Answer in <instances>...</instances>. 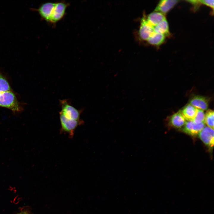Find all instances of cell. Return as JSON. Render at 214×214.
Masks as SVG:
<instances>
[{
	"label": "cell",
	"instance_id": "6da1fadb",
	"mask_svg": "<svg viewBox=\"0 0 214 214\" xmlns=\"http://www.w3.org/2000/svg\"><path fill=\"white\" fill-rule=\"evenodd\" d=\"M0 107L7 108L14 113L23 110L21 103L12 91L0 92Z\"/></svg>",
	"mask_w": 214,
	"mask_h": 214
},
{
	"label": "cell",
	"instance_id": "7a4b0ae2",
	"mask_svg": "<svg viewBox=\"0 0 214 214\" xmlns=\"http://www.w3.org/2000/svg\"><path fill=\"white\" fill-rule=\"evenodd\" d=\"M59 115L61 127V132L67 134L70 138L73 137L76 128L83 123V121L81 120H76L68 119L60 113Z\"/></svg>",
	"mask_w": 214,
	"mask_h": 214
},
{
	"label": "cell",
	"instance_id": "3957f363",
	"mask_svg": "<svg viewBox=\"0 0 214 214\" xmlns=\"http://www.w3.org/2000/svg\"><path fill=\"white\" fill-rule=\"evenodd\" d=\"M60 103L61 111L59 113L68 119L76 120H80L81 110L76 109L70 105L66 100H60Z\"/></svg>",
	"mask_w": 214,
	"mask_h": 214
},
{
	"label": "cell",
	"instance_id": "277c9868",
	"mask_svg": "<svg viewBox=\"0 0 214 214\" xmlns=\"http://www.w3.org/2000/svg\"><path fill=\"white\" fill-rule=\"evenodd\" d=\"M69 4L64 1L55 2L52 14L49 23L55 24L64 16Z\"/></svg>",
	"mask_w": 214,
	"mask_h": 214
},
{
	"label": "cell",
	"instance_id": "5b68a950",
	"mask_svg": "<svg viewBox=\"0 0 214 214\" xmlns=\"http://www.w3.org/2000/svg\"><path fill=\"white\" fill-rule=\"evenodd\" d=\"M199 137L204 144L209 148L213 147L214 129L208 126H205L198 134Z\"/></svg>",
	"mask_w": 214,
	"mask_h": 214
},
{
	"label": "cell",
	"instance_id": "8992f818",
	"mask_svg": "<svg viewBox=\"0 0 214 214\" xmlns=\"http://www.w3.org/2000/svg\"><path fill=\"white\" fill-rule=\"evenodd\" d=\"M205 126L204 123L197 124L192 121H187L182 128V131L189 135L196 136L199 134Z\"/></svg>",
	"mask_w": 214,
	"mask_h": 214
},
{
	"label": "cell",
	"instance_id": "52a82bcc",
	"mask_svg": "<svg viewBox=\"0 0 214 214\" xmlns=\"http://www.w3.org/2000/svg\"><path fill=\"white\" fill-rule=\"evenodd\" d=\"M55 2H47L41 4L37 10L41 18L49 23Z\"/></svg>",
	"mask_w": 214,
	"mask_h": 214
},
{
	"label": "cell",
	"instance_id": "ba28073f",
	"mask_svg": "<svg viewBox=\"0 0 214 214\" xmlns=\"http://www.w3.org/2000/svg\"><path fill=\"white\" fill-rule=\"evenodd\" d=\"M153 32V27L149 24L146 18H143L141 19L139 31L141 38L147 41Z\"/></svg>",
	"mask_w": 214,
	"mask_h": 214
},
{
	"label": "cell",
	"instance_id": "9c48e42d",
	"mask_svg": "<svg viewBox=\"0 0 214 214\" xmlns=\"http://www.w3.org/2000/svg\"><path fill=\"white\" fill-rule=\"evenodd\" d=\"M177 0H162L160 1L154 11L160 12L164 14L168 12L178 3Z\"/></svg>",
	"mask_w": 214,
	"mask_h": 214
},
{
	"label": "cell",
	"instance_id": "30bf717a",
	"mask_svg": "<svg viewBox=\"0 0 214 214\" xmlns=\"http://www.w3.org/2000/svg\"><path fill=\"white\" fill-rule=\"evenodd\" d=\"M186 122V120L180 111L171 115L168 119L169 125L176 128H182Z\"/></svg>",
	"mask_w": 214,
	"mask_h": 214
},
{
	"label": "cell",
	"instance_id": "8fae6325",
	"mask_svg": "<svg viewBox=\"0 0 214 214\" xmlns=\"http://www.w3.org/2000/svg\"><path fill=\"white\" fill-rule=\"evenodd\" d=\"M208 100L207 97L201 96H195L189 101L190 104L197 109L206 110L208 107Z\"/></svg>",
	"mask_w": 214,
	"mask_h": 214
},
{
	"label": "cell",
	"instance_id": "7c38bea8",
	"mask_svg": "<svg viewBox=\"0 0 214 214\" xmlns=\"http://www.w3.org/2000/svg\"><path fill=\"white\" fill-rule=\"evenodd\" d=\"M197 110V109L188 104L186 105L180 111L185 120L189 121L193 120Z\"/></svg>",
	"mask_w": 214,
	"mask_h": 214
},
{
	"label": "cell",
	"instance_id": "4fadbf2b",
	"mask_svg": "<svg viewBox=\"0 0 214 214\" xmlns=\"http://www.w3.org/2000/svg\"><path fill=\"white\" fill-rule=\"evenodd\" d=\"M166 18L165 15L160 12L154 11L149 14L146 19L148 22L153 27Z\"/></svg>",
	"mask_w": 214,
	"mask_h": 214
},
{
	"label": "cell",
	"instance_id": "5bb4252c",
	"mask_svg": "<svg viewBox=\"0 0 214 214\" xmlns=\"http://www.w3.org/2000/svg\"><path fill=\"white\" fill-rule=\"evenodd\" d=\"M153 30L154 32L163 34L166 37L169 36L170 33L169 24L166 18L153 27Z\"/></svg>",
	"mask_w": 214,
	"mask_h": 214
},
{
	"label": "cell",
	"instance_id": "9a60e30c",
	"mask_svg": "<svg viewBox=\"0 0 214 214\" xmlns=\"http://www.w3.org/2000/svg\"><path fill=\"white\" fill-rule=\"evenodd\" d=\"M166 36L162 34L153 32L147 40L151 45L159 46L165 41Z\"/></svg>",
	"mask_w": 214,
	"mask_h": 214
},
{
	"label": "cell",
	"instance_id": "2e32d148",
	"mask_svg": "<svg viewBox=\"0 0 214 214\" xmlns=\"http://www.w3.org/2000/svg\"><path fill=\"white\" fill-rule=\"evenodd\" d=\"M12 91L8 81L0 71V92Z\"/></svg>",
	"mask_w": 214,
	"mask_h": 214
},
{
	"label": "cell",
	"instance_id": "e0dca14e",
	"mask_svg": "<svg viewBox=\"0 0 214 214\" xmlns=\"http://www.w3.org/2000/svg\"><path fill=\"white\" fill-rule=\"evenodd\" d=\"M214 111L208 110L205 114L204 123L207 126L214 129Z\"/></svg>",
	"mask_w": 214,
	"mask_h": 214
},
{
	"label": "cell",
	"instance_id": "ac0fdd59",
	"mask_svg": "<svg viewBox=\"0 0 214 214\" xmlns=\"http://www.w3.org/2000/svg\"><path fill=\"white\" fill-rule=\"evenodd\" d=\"M204 117L205 114L204 111L198 109L196 115L192 121L197 124L204 123Z\"/></svg>",
	"mask_w": 214,
	"mask_h": 214
},
{
	"label": "cell",
	"instance_id": "d6986e66",
	"mask_svg": "<svg viewBox=\"0 0 214 214\" xmlns=\"http://www.w3.org/2000/svg\"><path fill=\"white\" fill-rule=\"evenodd\" d=\"M201 4H203L209 7L213 11L214 1L213 0H200Z\"/></svg>",
	"mask_w": 214,
	"mask_h": 214
},
{
	"label": "cell",
	"instance_id": "ffe728a7",
	"mask_svg": "<svg viewBox=\"0 0 214 214\" xmlns=\"http://www.w3.org/2000/svg\"><path fill=\"white\" fill-rule=\"evenodd\" d=\"M192 4L195 10H197L201 4L200 0H193L186 1Z\"/></svg>",
	"mask_w": 214,
	"mask_h": 214
},
{
	"label": "cell",
	"instance_id": "44dd1931",
	"mask_svg": "<svg viewBox=\"0 0 214 214\" xmlns=\"http://www.w3.org/2000/svg\"><path fill=\"white\" fill-rule=\"evenodd\" d=\"M18 214H29L26 211H22L20 213Z\"/></svg>",
	"mask_w": 214,
	"mask_h": 214
}]
</instances>
